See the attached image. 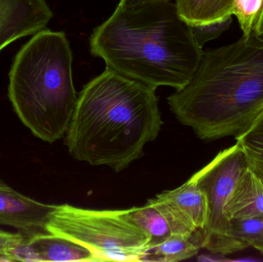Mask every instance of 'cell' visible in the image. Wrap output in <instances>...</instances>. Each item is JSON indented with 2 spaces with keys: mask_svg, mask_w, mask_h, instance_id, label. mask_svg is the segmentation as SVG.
I'll return each instance as SVG.
<instances>
[{
  "mask_svg": "<svg viewBox=\"0 0 263 262\" xmlns=\"http://www.w3.org/2000/svg\"><path fill=\"white\" fill-rule=\"evenodd\" d=\"M89 49L107 69L148 86L176 90L191 79L203 54L172 0L118 4L94 29Z\"/></svg>",
  "mask_w": 263,
  "mask_h": 262,
  "instance_id": "1",
  "label": "cell"
},
{
  "mask_svg": "<svg viewBox=\"0 0 263 262\" xmlns=\"http://www.w3.org/2000/svg\"><path fill=\"white\" fill-rule=\"evenodd\" d=\"M156 89L105 69L79 93L65 144L75 159L127 169L162 126Z\"/></svg>",
  "mask_w": 263,
  "mask_h": 262,
  "instance_id": "2",
  "label": "cell"
},
{
  "mask_svg": "<svg viewBox=\"0 0 263 262\" xmlns=\"http://www.w3.org/2000/svg\"><path fill=\"white\" fill-rule=\"evenodd\" d=\"M199 138L238 136L263 111V43L253 33L203 52L191 79L167 98Z\"/></svg>",
  "mask_w": 263,
  "mask_h": 262,
  "instance_id": "3",
  "label": "cell"
},
{
  "mask_svg": "<svg viewBox=\"0 0 263 262\" xmlns=\"http://www.w3.org/2000/svg\"><path fill=\"white\" fill-rule=\"evenodd\" d=\"M72 52L66 34L35 33L15 55L8 96L20 121L37 138L53 143L69 129L77 95Z\"/></svg>",
  "mask_w": 263,
  "mask_h": 262,
  "instance_id": "4",
  "label": "cell"
},
{
  "mask_svg": "<svg viewBox=\"0 0 263 262\" xmlns=\"http://www.w3.org/2000/svg\"><path fill=\"white\" fill-rule=\"evenodd\" d=\"M46 232L80 245L97 261H142L151 237L126 210H93L54 206Z\"/></svg>",
  "mask_w": 263,
  "mask_h": 262,
  "instance_id": "5",
  "label": "cell"
},
{
  "mask_svg": "<svg viewBox=\"0 0 263 262\" xmlns=\"http://www.w3.org/2000/svg\"><path fill=\"white\" fill-rule=\"evenodd\" d=\"M247 169V155L236 143L219 152L192 176L206 200V223L203 230L197 234L202 249L222 255L245 249L230 235V221L226 215V206L238 179Z\"/></svg>",
  "mask_w": 263,
  "mask_h": 262,
  "instance_id": "6",
  "label": "cell"
},
{
  "mask_svg": "<svg viewBox=\"0 0 263 262\" xmlns=\"http://www.w3.org/2000/svg\"><path fill=\"white\" fill-rule=\"evenodd\" d=\"M148 201L165 217L172 235L193 236L205 228L206 200L192 177L179 187L165 191Z\"/></svg>",
  "mask_w": 263,
  "mask_h": 262,
  "instance_id": "7",
  "label": "cell"
},
{
  "mask_svg": "<svg viewBox=\"0 0 263 262\" xmlns=\"http://www.w3.org/2000/svg\"><path fill=\"white\" fill-rule=\"evenodd\" d=\"M52 18L46 0H0V52L15 40L43 30Z\"/></svg>",
  "mask_w": 263,
  "mask_h": 262,
  "instance_id": "8",
  "label": "cell"
},
{
  "mask_svg": "<svg viewBox=\"0 0 263 262\" xmlns=\"http://www.w3.org/2000/svg\"><path fill=\"white\" fill-rule=\"evenodd\" d=\"M53 208L20 193L0 179V226L14 228L25 238L48 233L46 223Z\"/></svg>",
  "mask_w": 263,
  "mask_h": 262,
  "instance_id": "9",
  "label": "cell"
},
{
  "mask_svg": "<svg viewBox=\"0 0 263 262\" xmlns=\"http://www.w3.org/2000/svg\"><path fill=\"white\" fill-rule=\"evenodd\" d=\"M15 256L16 261L97 262L86 248L49 233L25 238Z\"/></svg>",
  "mask_w": 263,
  "mask_h": 262,
  "instance_id": "10",
  "label": "cell"
},
{
  "mask_svg": "<svg viewBox=\"0 0 263 262\" xmlns=\"http://www.w3.org/2000/svg\"><path fill=\"white\" fill-rule=\"evenodd\" d=\"M226 215L230 221L263 218V185L249 166L227 201Z\"/></svg>",
  "mask_w": 263,
  "mask_h": 262,
  "instance_id": "11",
  "label": "cell"
},
{
  "mask_svg": "<svg viewBox=\"0 0 263 262\" xmlns=\"http://www.w3.org/2000/svg\"><path fill=\"white\" fill-rule=\"evenodd\" d=\"M201 248L196 234L193 236L171 235L148 247L142 261L176 262L193 258Z\"/></svg>",
  "mask_w": 263,
  "mask_h": 262,
  "instance_id": "12",
  "label": "cell"
},
{
  "mask_svg": "<svg viewBox=\"0 0 263 262\" xmlns=\"http://www.w3.org/2000/svg\"><path fill=\"white\" fill-rule=\"evenodd\" d=\"M178 11L190 25L212 23L233 15L235 0H176Z\"/></svg>",
  "mask_w": 263,
  "mask_h": 262,
  "instance_id": "13",
  "label": "cell"
},
{
  "mask_svg": "<svg viewBox=\"0 0 263 262\" xmlns=\"http://www.w3.org/2000/svg\"><path fill=\"white\" fill-rule=\"evenodd\" d=\"M129 216L151 237L150 246L157 244L172 235L171 229L162 213L151 203L128 209Z\"/></svg>",
  "mask_w": 263,
  "mask_h": 262,
  "instance_id": "14",
  "label": "cell"
},
{
  "mask_svg": "<svg viewBox=\"0 0 263 262\" xmlns=\"http://www.w3.org/2000/svg\"><path fill=\"white\" fill-rule=\"evenodd\" d=\"M230 235L245 249L254 248L263 255V218L230 219Z\"/></svg>",
  "mask_w": 263,
  "mask_h": 262,
  "instance_id": "15",
  "label": "cell"
},
{
  "mask_svg": "<svg viewBox=\"0 0 263 262\" xmlns=\"http://www.w3.org/2000/svg\"><path fill=\"white\" fill-rule=\"evenodd\" d=\"M262 6L263 0H235L232 14L237 18L243 36L254 33Z\"/></svg>",
  "mask_w": 263,
  "mask_h": 262,
  "instance_id": "16",
  "label": "cell"
},
{
  "mask_svg": "<svg viewBox=\"0 0 263 262\" xmlns=\"http://www.w3.org/2000/svg\"><path fill=\"white\" fill-rule=\"evenodd\" d=\"M235 138L246 155L263 160V111L247 130Z\"/></svg>",
  "mask_w": 263,
  "mask_h": 262,
  "instance_id": "17",
  "label": "cell"
},
{
  "mask_svg": "<svg viewBox=\"0 0 263 262\" xmlns=\"http://www.w3.org/2000/svg\"><path fill=\"white\" fill-rule=\"evenodd\" d=\"M233 22V15H229L212 23L190 25L192 34L198 46L202 49L205 43L219 38L222 33L228 30Z\"/></svg>",
  "mask_w": 263,
  "mask_h": 262,
  "instance_id": "18",
  "label": "cell"
},
{
  "mask_svg": "<svg viewBox=\"0 0 263 262\" xmlns=\"http://www.w3.org/2000/svg\"><path fill=\"white\" fill-rule=\"evenodd\" d=\"M24 239V235L20 232L11 233L0 229V261H16L15 251Z\"/></svg>",
  "mask_w": 263,
  "mask_h": 262,
  "instance_id": "19",
  "label": "cell"
},
{
  "mask_svg": "<svg viewBox=\"0 0 263 262\" xmlns=\"http://www.w3.org/2000/svg\"><path fill=\"white\" fill-rule=\"evenodd\" d=\"M247 158L249 167L256 174V176L259 178L263 185V160L248 156V155H247Z\"/></svg>",
  "mask_w": 263,
  "mask_h": 262,
  "instance_id": "20",
  "label": "cell"
},
{
  "mask_svg": "<svg viewBox=\"0 0 263 262\" xmlns=\"http://www.w3.org/2000/svg\"><path fill=\"white\" fill-rule=\"evenodd\" d=\"M161 1H168V0H120L119 5L123 6H133Z\"/></svg>",
  "mask_w": 263,
  "mask_h": 262,
  "instance_id": "21",
  "label": "cell"
},
{
  "mask_svg": "<svg viewBox=\"0 0 263 262\" xmlns=\"http://www.w3.org/2000/svg\"><path fill=\"white\" fill-rule=\"evenodd\" d=\"M254 33L259 36L263 35V6L260 13H259L256 27H255Z\"/></svg>",
  "mask_w": 263,
  "mask_h": 262,
  "instance_id": "22",
  "label": "cell"
},
{
  "mask_svg": "<svg viewBox=\"0 0 263 262\" xmlns=\"http://www.w3.org/2000/svg\"><path fill=\"white\" fill-rule=\"evenodd\" d=\"M258 37H259V38H260L261 41L263 43V35H260V36H259V35H257Z\"/></svg>",
  "mask_w": 263,
  "mask_h": 262,
  "instance_id": "23",
  "label": "cell"
}]
</instances>
